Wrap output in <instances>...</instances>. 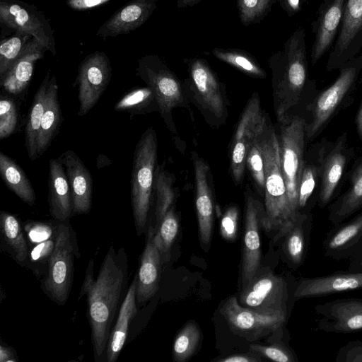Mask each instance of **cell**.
Wrapping results in <instances>:
<instances>
[{
	"instance_id": "28",
	"label": "cell",
	"mask_w": 362,
	"mask_h": 362,
	"mask_svg": "<svg viewBox=\"0 0 362 362\" xmlns=\"http://www.w3.org/2000/svg\"><path fill=\"white\" fill-rule=\"evenodd\" d=\"M136 291V275L126 293L117 321L110 332L105 352L107 362L116 361L124 345L131 320L137 313Z\"/></svg>"
},
{
	"instance_id": "38",
	"label": "cell",
	"mask_w": 362,
	"mask_h": 362,
	"mask_svg": "<svg viewBox=\"0 0 362 362\" xmlns=\"http://www.w3.org/2000/svg\"><path fill=\"white\" fill-rule=\"evenodd\" d=\"M153 242L161 257L162 263L168 259L170 251L179 230V221L173 207L157 226Z\"/></svg>"
},
{
	"instance_id": "56",
	"label": "cell",
	"mask_w": 362,
	"mask_h": 362,
	"mask_svg": "<svg viewBox=\"0 0 362 362\" xmlns=\"http://www.w3.org/2000/svg\"><path fill=\"white\" fill-rule=\"evenodd\" d=\"M351 271H362V263L355 266L353 269H351Z\"/></svg>"
},
{
	"instance_id": "34",
	"label": "cell",
	"mask_w": 362,
	"mask_h": 362,
	"mask_svg": "<svg viewBox=\"0 0 362 362\" xmlns=\"http://www.w3.org/2000/svg\"><path fill=\"white\" fill-rule=\"evenodd\" d=\"M0 230L3 240L16 261L24 263L29 255L27 240L18 218L6 211L0 214Z\"/></svg>"
},
{
	"instance_id": "54",
	"label": "cell",
	"mask_w": 362,
	"mask_h": 362,
	"mask_svg": "<svg viewBox=\"0 0 362 362\" xmlns=\"http://www.w3.org/2000/svg\"><path fill=\"white\" fill-rule=\"evenodd\" d=\"M355 124L358 135L362 141V101L356 115Z\"/></svg>"
},
{
	"instance_id": "55",
	"label": "cell",
	"mask_w": 362,
	"mask_h": 362,
	"mask_svg": "<svg viewBox=\"0 0 362 362\" xmlns=\"http://www.w3.org/2000/svg\"><path fill=\"white\" fill-rule=\"evenodd\" d=\"M202 1V0H177V7L178 8L192 7Z\"/></svg>"
},
{
	"instance_id": "46",
	"label": "cell",
	"mask_w": 362,
	"mask_h": 362,
	"mask_svg": "<svg viewBox=\"0 0 362 362\" xmlns=\"http://www.w3.org/2000/svg\"><path fill=\"white\" fill-rule=\"evenodd\" d=\"M250 349L259 356L277 362H293L296 361L292 352L288 348L280 345L251 344Z\"/></svg>"
},
{
	"instance_id": "18",
	"label": "cell",
	"mask_w": 362,
	"mask_h": 362,
	"mask_svg": "<svg viewBox=\"0 0 362 362\" xmlns=\"http://www.w3.org/2000/svg\"><path fill=\"white\" fill-rule=\"evenodd\" d=\"M322 248L325 257L348 261V270L362 263V212L333 226L326 234Z\"/></svg>"
},
{
	"instance_id": "32",
	"label": "cell",
	"mask_w": 362,
	"mask_h": 362,
	"mask_svg": "<svg viewBox=\"0 0 362 362\" xmlns=\"http://www.w3.org/2000/svg\"><path fill=\"white\" fill-rule=\"evenodd\" d=\"M50 78V73L48 71L33 98L25 127V146L31 160L38 158L40 131Z\"/></svg>"
},
{
	"instance_id": "1",
	"label": "cell",
	"mask_w": 362,
	"mask_h": 362,
	"mask_svg": "<svg viewBox=\"0 0 362 362\" xmlns=\"http://www.w3.org/2000/svg\"><path fill=\"white\" fill-rule=\"evenodd\" d=\"M127 282V257L123 248L116 252L112 245L95 280L93 260L87 269L81 296L87 294L88 313L95 361L106 352L111 326Z\"/></svg>"
},
{
	"instance_id": "19",
	"label": "cell",
	"mask_w": 362,
	"mask_h": 362,
	"mask_svg": "<svg viewBox=\"0 0 362 362\" xmlns=\"http://www.w3.org/2000/svg\"><path fill=\"white\" fill-rule=\"evenodd\" d=\"M264 214V205L252 194L247 196L242 261L240 266V288L243 289L259 269L261 246L259 227Z\"/></svg>"
},
{
	"instance_id": "44",
	"label": "cell",
	"mask_w": 362,
	"mask_h": 362,
	"mask_svg": "<svg viewBox=\"0 0 362 362\" xmlns=\"http://www.w3.org/2000/svg\"><path fill=\"white\" fill-rule=\"evenodd\" d=\"M261 134L254 141L249 148L247 157V167L250 171L256 185L264 195V170L263 156L260 146Z\"/></svg>"
},
{
	"instance_id": "14",
	"label": "cell",
	"mask_w": 362,
	"mask_h": 362,
	"mask_svg": "<svg viewBox=\"0 0 362 362\" xmlns=\"http://www.w3.org/2000/svg\"><path fill=\"white\" fill-rule=\"evenodd\" d=\"M110 77L111 66L105 52L96 51L81 62L74 84L78 89V116H84L95 105Z\"/></svg>"
},
{
	"instance_id": "29",
	"label": "cell",
	"mask_w": 362,
	"mask_h": 362,
	"mask_svg": "<svg viewBox=\"0 0 362 362\" xmlns=\"http://www.w3.org/2000/svg\"><path fill=\"white\" fill-rule=\"evenodd\" d=\"M362 208V158L354 165L347 190L329 207L328 220L333 226L344 222Z\"/></svg>"
},
{
	"instance_id": "42",
	"label": "cell",
	"mask_w": 362,
	"mask_h": 362,
	"mask_svg": "<svg viewBox=\"0 0 362 362\" xmlns=\"http://www.w3.org/2000/svg\"><path fill=\"white\" fill-rule=\"evenodd\" d=\"M320 178V163L317 159V163H306L305 162L298 189V211L300 213L305 208L308 202L312 196L318 179Z\"/></svg>"
},
{
	"instance_id": "3",
	"label": "cell",
	"mask_w": 362,
	"mask_h": 362,
	"mask_svg": "<svg viewBox=\"0 0 362 362\" xmlns=\"http://www.w3.org/2000/svg\"><path fill=\"white\" fill-rule=\"evenodd\" d=\"M264 170V214L262 226L267 231L277 232L281 238L292 227L299 214L293 209L283 175L277 134L267 122L260 136Z\"/></svg>"
},
{
	"instance_id": "45",
	"label": "cell",
	"mask_w": 362,
	"mask_h": 362,
	"mask_svg": "<svg viewBox=\"0 0 362 362\" xmlns=\"http://www.w3.org/2000/svg\"><path fill=\"white\" fill-rule=\"evenodd\" d=\"M56 227L57 224L53 227L51 223L30 221L25 225L24 229L29 243L35 245L53 238L56 233Z\"/></svg>"
},
{
	"instance_id": "2",
	"label": "cell",
	"mask_w": 362,
	"mask_h": 362,
	"mask_svg": "<svg viewBox=\"0 0 362 362\" xmlns=\"http://www.w3.org/2000/svg\"><path fill=\"white\" fill-rule=\"evenodd\" d=\"M269 65L272 74L274 108L279 122L299 104L309 82L305 30L303 27L296 29L283 49L270 57Z\"/></svg>"
},
{
	"instance_id": "6",
	"label": "cell",
	"mask_w": 362,
	"mask_h": 362,
	"mask_svg": "<svg viewBox=\"0 0 362 362\" xmlns=\"http://www.w3.org/2000/svg\"><path fill=\"white\" fill-rule=\"evenodd\" d=\"M55 237L42 288L51 300L64 305L72 286L74 256L78 255L74 231L69 220L57 221Z\"/></svg>"
},
{
	"instance_id": "43",
	"label": "cell",
	"mask_w": 362,
	"mask_h": 362,
	"mask_svg": "<svg viewBox=\"0 0 362 362\" xmlns=\"http://www.w3.org/2000/svg\"><path fill=\"white\" fill-rule=\"evenodd\" d=\"M18 111L14 100L1 94L0 100V139L10 136L16 131Z\"/></svg>"
},
{
	"instance_id": "33",
	"label": "cell",
	"mask_w": 362,
	"mask_h": 362,
	"mask_svg": "<svg viewBox=\"0 0 362 362\" xmlns=\"http://www.w3.org/2000/svg\"><path fill=\"white\" fill-rule=\"evenodd\" d=\"M0 174L6 186L22 201L32 206L36 196L23 170L10 157L0 153Z\"/></svg>"
},
{
	"instance_id": "21",
	"label": "cell",
	"mask_w": 362,
	"mask_h": 362,
	"mask_svg": "<svg viewBox=\"0 0 362 362\" xmlns=\"http://www.w3.org/2000/svg\"><path fill=\"white\" fill-rule=\"evenodd\" d=\"M362 289V271L335 272L329 275L301 279L296 284V300L337 294Z\"/></svg>"
},
{
	"instance_id": "22",
	"label": "cell",
	"mask_w": 362,
	"mask_h": 362,
	"mask_svg": "<svg viewBox=\"0 0 362 362\" xmlns=\"http://www.w3.org/2000/svg\"><path fill=\"white\" fill-rule=\"evenodd\" d=\"M345 0H325L319 6L312 23L315 34L311 48V62L315 65L327 52L341 25Z\"/></svg>"
},
{
	"instance_id": "36",
	"label": "cell",
	"mask_w": 362,
	"mask_h": 362,
	"mask_svg": "<svg viewBox=\"0 0 362 362\" xmlns=\"http://www.w3.org/2000/svg\"><path fill=\"white\" fill-rule=\"evenodd\" d=\"M174 181L175 177L165 168L164 163L156 167L153 189L156 196L155 210L156 226L169 209L173 207L175 196L173 187Z\"/></svg>"
},
{
	"instance_id": "9",
	"label": "cell",
	"mask_w": 362,
	"mask_h": 362,
	"mask_svg": "<svg viewBox=\"0 0 362 362\" xmlns=\"http://www.w3.org/2000/svg\"><path fill=\"white\" fill-rule=\"evenodd\" d=\"M288 284L270 270L259 269L250 283L241 290L240 304L265 315L287 314Z\"/></svg>"
},
{
	"instance_id": "41",
	"label": "cell",
	"mask_w": 362,
	"mask_h": 362,
	"mask_svg": "<svg viewBox=\"0 0 362 362\" xmlns=\"http://www.w3.org/2000/svg\"><path fill=\"white\" fill-rule=\"evenodd\" d=\"M277 0H237L240 22L245 26L260 22Z\"/></svg>"
},
{
	"instance_id": "11",
	"label": "cell",
	"mask_w": 362,
	"mask_h": 362,
	"mask_svg": "<svg viewBox=\"0 0 362 362\" xmlns=\"http://www.w3.org/2000/svg\"><path fill=\"white\" fill-rule=\"evenodd\" d=\"M267 122L268 119L261 108L259 96L255 94L241 114L230 149L231 174L238 184L242 182L247 167L249 148L262 133Z\"/></svg>"
},
{
	"instance_id": "47",
	"label": "cell",
	"mask_w": 362,
	"mask_h": 362,
	"mask_svg": "<svg viewBox=\"0 0 362 362\" xmlns=\"http://www.w3.org/2000/svg\"><path fill=\"white\" fill-rule=\"evenodd\" d=\"M239 212L237 206L228 207L223 214L220 224L222 237L228 241H233L237 237Z\"/></svg>"
},
{
	"instance_id": "48",
	"label": "cell",
	"mask_w": 362,
	"mask_h": 362,
	"mask_svg": "<svg viewBox=\"0 0 362 362\" xmlns=\"http://www.w3.org/2000/svg\"><path fill=\"white\" fill-rule=\"evenodd\" d=\"M337 362H362V341L352 340L342 346L337 351Z\"/></svg>"
},
{
	"instance_id": "27",
	"label": "cell",
	"mask_w": 362,
	"mask_h": 362,
	"mask_svg": "<svg viewBox=\"0 0 362 362\" xmlns=\"http://www.w3.org/2000/svg\"><path fill=\"white\" fill-rule=\"evenodd\" d=\"M48 203L54 220L63 221L73 216V201L70 185L59 158L49 162Z\"/></svg>"
},
{
	"instance_id": "25",
	"label": "cell",
	"mask_w": 362,
	"mask_h": 362,
	"mask_svg": "<svg viewBox=\"0 0 362 362\" xmlns=\"http://www.w3.org/2000/svg\"><path fill=\"white\" fill-rule=\"evenodd\" d=\"M46 50L42 45L33 37L0 80L1 88L9 94L21 95L29 85L35 62L43 57Z\"/></svg>"
},
{
	"instance_id": "35",
	"label": "cell",
	"mask_w": 362,
	"mask_h": 362,
	"mask_svg": "<svg viewBox=\"0 0 362 362\" xmlns=\"http://www.w3.org/2000/svg\"><path fill=\"white\" fill-rule=\"evenodd\" d=\"M115 110L134 116L159 111V107L153 90L147 86L134 88L127 93L115 104Z\"/></svg>"
},
{
	"instance_id": "13",
	"label": "cell",
	"mask_w": 362,
	"mask_h": 362,
	"mask_svg": "<svg viewBox=\"0 0 362 362\" xmlns=\"http://www.w3.org/2000/svg\"><path fill=\"white\" fill-rule=\"evenodd\" d=\"M362 49V0H345L341 27L327 63L328 71L339 69Z\"/></svg>"
},
{
	"instance_id": "16",
	"label": "cell",
	"mask_w": 362,
	"mask_h": 362,
	"mask_svg": "<svg viewBox=\"0 0 362 362\" xmlns=\"http://www.w3.org/2000/svg\"><path fill=\"white\" fill-rule=\"evenodd\" d=\"M352 156V149L347 146V133L344 132L337 139L319 149L320 188L318 195V205L326 206L334 198L337 188Z\"/></svg>"
},
{
	"instance_id": "26",
	"label": "cell",
	"mask_w": 362,
	"mask_h": 362,
	"mask_svg": "<svg viewBox=\"0 0 362 362\" xmlns=\"http://www.w3.org/2000/svg\"><path fill=\"white\" fill-rule=\"evenodd\" d=\"M155 228L148 229L146 245L136 275V300L143 303L152 298L158 290L161 268L160 254L153 242Z\"/></svg>"
},
{
	"instance_id": "52",
	"label": "cell",
	"mask_w": 362,
	"mask_h": 362,
	"mask_svg": "<svg viewBox=\"0 0 362 362\" xmlns=\"http://www.w3.org/2000/svg\"><path fill=\"white\" fill-rule=\"evenodd\" d=\"M260 361L261 358H259V356L256 354L254 355L235 354L218 360V361L221 362H257Z\"/></svg>"
},
{
	"instance_id": "37",
	"label": "cell",
	"mask_w": 362,
	"mask_h": 362,
	"mask_svg": "<svg viewBox=\"0 0 362 362\" xmlns=\"http://www.w3.org/2000/svg\"><path fill=\"white\" fill-rule=\"evenodd\" d=\"M214 56L219 60L255 78H265L267 74L256 59L247 52L235 48H214Z\"/></svg>"
},
{
	"instance_id": "4",
	"label": "cell",
	"mask_w": 362,
	"mask_h": 362,
	"mask_svg": "<svg viewBox=\"0 0 362 362\" xmlns=\"http://www.w3.org/2000/svg\"><path fill=\"white\" fill-rule=\"evenodd\" d=\"M361 70L362 54H360L342 66L335 81L317 93L307 105L309 117L305 121L308 140L316 137L345 105L356 88Z\"/></svg>"
},
{
	"instance_id": "7",
	"label": "cell",
	"mask_w": 362,
	"mask_h": 362,
	"mask_svg": "<svg viewBox=\"0 0 362 362\" xmlns=\"http://www.w3.org/2000/svg\"><path fill=\"white\" fill-rule=\"evenodd\" d=\"M136 75L154 92L159 112L168 129L175 132L173 110L187 107V99L180 80L158 55L146 54L140 58Z\"/></svg>"
},
{
	"instance_id": "39",
	"label": "cell",
	"mask_w": 362,
	"mask_h": 362,
	"mask_svg": "<svg viewBox=\"0 0 362 362\" xmlns=\"http://www.w3.org/2000/svg\"><path fill=\"white\" fill-rule=\"evenodd\" d=\"M201 332L196 323L189 322L177 334L173 343V356L177 362L188 360L201 341Z\"/></svg>"
},
{
	"instance_id": "50",
	"label": "cell",
	"mask_w": 362,
	"mask_h": 362,
	"mask_svg": "<svg viewBox=\"0 0 362 362\" xmlns=\"http://www.w3.org/2000/svg\"><path fill=\"white\" fill-rule=\"evenodd\" d=\"M110 0H68L69 7L76 10H84L102 5Z\"/></svg>"
},
{
	"instance_id": "15",
	"label": "cell",
	"mask_w": 362,
	"mask_h": 362,
	"mask_svg": "<svg viewBox=\"0 0 362 362\" xmlns=\"http://www.w3.org/2000/svg\"><path fill=\"white\" fill-rule=\"evenodd\" d=\"M220 312L233 332L255 340L281 328L286 320L284 315H265L241 305L236 297L227 299Z\"/></svg>"
},
{
	"instance_id": "51",
	"label": "cell",
	"mask_w": 362,
	"mask_h": 362,
	"mask_svg": "<svg viewBox=\"0 0 362 362\" xmlns=\"http://www.w3.org/2000/svg\"><path fill=\"white\" fill-rule=\"evenodd\" d=\"M283 9L289 17L299 13L302 8L303 0H279Z\"/></svg>"
},
{
	"instance_id": "20",
	"label": "cell",
	"mask_w": 362,
	"mask_h": 362,
	"mask_svg": "<svg viewBox=\"0 0 362 362\" xmlns=\"http://www.w3.org/2000/svg\"><path fill=\"white\" fill-rule=\"evenodd\" d=\"M196 187L195 205L198 220L199 240L208 249L213 235L214 200L210 185L208 163L196 152H192Z\"/></svg>"
},
{
	"instance_id": "5",
	"label": "cell",
	"mask_w": 362,
	"mask_h": 362,
	"mask_svg": "<svg viewBox=\"0 0 362 362\" xmlns=\"http://www.w3.org/2000/svg\"><path fill=\"white\" fill-rule=\"evenodd\" d=\"M158 141L153 127L148 128L139 140L133 157L131 200L135 228L141 235L147 223L153 189Z\"/></svg>"
},
{
	"instance_id": "57",
	"label": "cell",
	"mask_w": 362,
	"mask_h": 362,
	"mask_svg": "<svg viewBox=\"0 0 362 362\" xmlns=\"http://www.w3.org/2000/svg\"><path fill=\"white\" fill-rule=\"evenodd\" d=\"M303 2H304V1H307V0H303Z\"/></svg>"
},
{
	"instance_id": "30",
	"label": "cell",
	"mask_w": 362,
	"mask_h": 362,
	"mask_svg": "<svg viewBox=\"0 0 362 362\" xmlns=\"http://www.w3.org/2000/svg\"><path fill=\"white\" fill-rule=\"evenodd\" d=\"M62 121L58 99V85L54 76L49 81L46 106L42 115L38 142V157L45 153L57 134Z\"/></svg>"
},
{
	"instance_id": "53",
	"label": "cell",
	"mask_w": 362,
	"mask_h": 362,
	"mask_svg": "<svg viewBox=\"0 0 362 362\" xmlns=\"http://www.w3.org/2000/svg\"><path fill=\"white\" fill-rule=\"evenodd\" d=\"M16 355L11 348L6 346H0V361L1 362H16Z\"/></svg>"
},
{
	"instance_id": "49",
	"label": "cell",
	"mask_w": 362,
	"mask_h": 362,
	"mask_svg": "<svg viewBox=\"0 0 362 362\" xmlns=\"http://www.w3.org/2000/svg\"><path fill=\"white\" fill-rule=\"evenodd\" d=\"M55 238L54 235L47 240L34 245L30 253V260L33 263L45 264L47 262L48 264L49 259L54 248Z\"/></svg>"
},
{
	"instance_id": "40",
	"label": "cell",
	"mask_w": 362,
	"mask_h": 362,
	"mask_svg": "<svg viewBox=\"0 0 362 362\" xmlns=\"http://www.w3.org/2000/svg\"><path fill=\"white\" fill-rule=\"evenodd\" d=\"M32 36L22 32L16 33L3 40L0 44V80L20 56Z\"/></svg>"
},
{
	"instance_id": "8",
	"label": "cell",
	"mask_w": 362,
	"mask_h": 362,
	"mask_svg": "<svg viewBox=\"0 0 362 362\" xmlns=\"http://www.w3.org/2000/svg\"><path fill=\"white\" fill-rule=\"evenodd\" d=\"M277 134L281 170L285 180L290 204L298 211V189L305 163V121L299 115L289 114L279 121Z\"/></svg>"
},
{
	"instance_id": "12",
	"label": "cell",
	"mask_w": 362,
	"mask_h": 362,
	"mask_svg": "<svg viewBox=\"0 0 362 362\" xmlns=\"http://www.w3.org/2000/svg\"><path fill=\"white\" fill-rule=\"evenodd\" d=\"M0 20L7 27L32 36L53 55L57 54L52 26L34 5L20 0H2Z\"/></svg>"
},
{
	"instance_id": "24",
	"label": "cell",
	"mask_w": 362,
	"mask_h": 362,
	"mask_svg": "<svg viewBox=\"0 0 362 362\" xmlns=\"http://www.w3.org/2000/svg\"><path fill=\"white\" fill-rule=\"evenodd\" d=\"M158 0H132L119 9L98 29L96 35L106 38L127 34L142 25L157 7Z\"/></svg>"
},
{
	"instance_id": "23",
	"label": "cell",
	"mask_w": 362,
	"mask_h": 362,
	"mask_svg": "<svg viewBox=\"0 0 362 362\" xmlns=\"http://www.w3.org/2000/svg\"><path fill=\"white\" fill-rule=\"evenodd\" d=\"M59 160L63 164L70 185L73 215L87 214L92 206V176L81 159L72 150L64 151Z\"/></svg>"
},
{
	"instance_id": "31",
	"label": "cell",
	"mask_w": 362,
	"mask_h": 362,
	"mask_svg": "<svg viewBox=\"0 0 362 362\" xmlns=\"http://www.w3.org/2000/svg\"><path fill=\"white\" fill-rule=\"evenodd\" d=\"M311 228L310 214L300 213L292 227L284 235V252L287 259L296 267H299L304 261Z\"/></svg>"
},
{
	"instance_id": "17",
	"label": "cell",
	"mask_w": 362,
	"mask_h": 362,
	"mask_svg": "<svg viewBox=\"0 0 362 362\" xmlns=\"http://www.w3.org/2000/svg\"><path fill=\"white\" fill-rule=\"evenodd\" d=\"M314 309L319 331L351 334L362 330V298L336 299L317 304Z\"/></svg>"
},
{
	"instance_id": "10",
	"label": "cell",
	"mask_w": 362,
	"mask_h": 362,
	"mask_svg": "<svg viewBox=\"0 0 362 362\" xmlns=\"http://www.w3.org/2000/svg\"><path fill=\"white\" fill-rule=\"evenodd\" d=\"M187 80L191 95L199 108L220 122L227 117V103L222 83L207 61L194 57L188 62Z\"/></svg>"
}]
</instances>
